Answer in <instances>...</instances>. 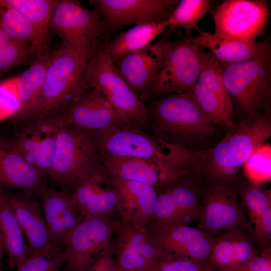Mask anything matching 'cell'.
Returning a JSON list of instances; mask_svg holds the SVG:
<instances>
[{
  "label": "cell",
  "mask_w": 271,
  "mask_h": 271,
  "mask_svg": "<svg viewBox=\"0 0 271 271\" xmlns=\"http://www.w3.org/2000/svg\"><path fill=\"white\" fill-rule=\"evenodd\" d=\"M0 27L11 39L28 43L38 53L49 48L47 36L13 8L0 5Z\"/></svg>",
  "instance_id": "1f68e13d"
},
{
  "label": "cell",
  "mask_w": 271,
  "mask_h": 271,
  "mask_svg": "<svg viewBox=\"0 0 271 271\" xmlns=\"http://www.w3.org/2000/svg\"><path fill=\"white\" fill-rule=\"evenodd\" d=\"M149 231L161 252L186 256L202 263H208L216 239V237L189 225L170 226Z\"/></svg>",
  "instance_id": "7402d4cb"
},
{
  "label": "cell",
  "mask_w": 271,
  "mask_h": 271,
  "mask_svg": "<svg viewBox=\"0 0 271 271\" xmlns=\"http://www.w3.org/2000/svg\"><path fill=\"white\" fill-rule=\"evenodd\" d=\"M154 271H212L208 263H202L190 257L162 251L151 267Z\"/></svg>",
  "instance_id": "74e56055"
},
{
  "label": "cell",
  "mask_w": 271,
  "mask_h": 271,
  "mask_svg": "<svg viewBox=\"0 0 271 271\" xmlns=\"http://www.w3.org/2000/svg\"><path fill=\"white\" fill-rule=\"evenodd\" d=\"M169 26L168 20L160 23L136 25L120 33L111 42L103 45V47L115 63L124 56L152 44L157 37L166 33Z\"/></svg>",
  "instance_id": "f1b7e54d"
},
{
  "label": "cell",
  "mask_w": 271,
  "mask_h": 271,
  "mask_svg": "<svg viewBox=\"0 0 271 271\" xmlns=\"http://www.w3.org/2000/svg\"><path fill=\"white\" fill-rule=\"evenodd\" d=\"M12 40L0 27V47L7 44Z\"/></svg>",
  "instance_id": "7bdbcfd3"
},
{
  "label": "cell",
  "mask_w": 271,
  "mask_h": 271,
  "mask_svg": "<svg viewBox=\"0 0 271 271\" xmlns=\"http://www.w3.org/2000/svg\"><path fill=\"white\" fill-rule=\"evenodd\" d=\"M116 269L113 253H109L98 258L85 271H115Z\"/></svg>",
  "instance_id": "b9f144b4"
},
{
  "label": "cell",
  "mask_w": 271,
  "mask_h": 271,
  "mask_svg": "<svg viewBox=\"0 0 271 271\" xmlns=\"http://www.w3.org/2000/svg\"><path fill=\"white\" fill-rule=\"evenodd\" d=\"M85 79L88 88L97 90L106 98L123 126L147 129L144 102L119 75L101 43L86 61Z\"/></svg>",
  "instance_id": "277c9868"
},
{
  "label": "cell",
  "mask_w": 271,
  "mask_h": 271,
  "mask_svg": "<svg viewBox=\"0 0 271 271\" xmlns=\"http://www.w3.org/2000/svg\"><path fill=\"white\" fill-rule=\"evenodd\" d=\"M59 0H4L0 5L13 8L47 36L53 11Z\"/></svg>",
  "instance_id": "e575fe53"
},
{
  "label": "cell",
  "mask_w": 271,
  "mask_h": 271,
  "mask_svg": "<svg viewBox=\"0 0 271 271\" xmlns=\"http://www.w3.org/2000/svg\"><path fill=\"white\" fill-rule=\"evenodd\" d=\"M49 29L62 40V44L86 60L104 36L97 11L87 9L76 0H59L52 14Z\"/></svg>",
  "instance_id": "9c48e42d"
},
{
  "label": "cell",
  "mask_w": 271,
  "mask_h": 271,
  "mask_svg": "<svg viewBox=\"0 0 271 271\" xmlns=\"http://www.w3.org/2000/svg\"><path fill=\"white\" fill-rule=\"evenodd\" d=\"M69 191L83 219L114 217L118 214V195L102 165L79 179Z\"/></svg>",
  "instance_id": "ac0fdd59"
},
{
  "label": "cell",
  "mask_w": 271,
  "mask_h": 271,
  "mask_svg": "<svg viewBox=\"0 0 271 271\" xmlns=\"http://www.w3.org/2000/svg\"><path fill=\"white\" fill-rule=\"evenodd\" d=\"M101 164L111 177L143 183L158 189L178 177L157 162L126 156L100 154Z\"/></svg>",
  "instance_id": "484cf974"
},
{
  "label": "cell",
  "mask_w": 271,
  "mask_h": 271,
  "mask_svg": "<svg viewBox=\"0 0 271 271\" xmlns=\"http://www.w3.org/2000/svg\"><path fill=\"white\" fill-rule=\"evenodd\" d=\"M147 129L163 143L190 152L215 145L224 129L203 112L192 92L171 94L149 101Z\"/></svg>",
  "instance_id": "7a4b0ae2"
},
{
  "label": "cell",
  "mask_w": 271,
  "mask_h": 271,
  "mask_svg": "<svg viewBox=\"0 0 271 271\" xmlns=\"http://www.w3.org/2000/svg\"><path fill=\"white\" fill-rule=\"evenodd\" d=\"M42 202L44 219L53 247H64L69 232L83 219L71 192L42 185L37 192Z\"/></svg>",
  "instance_id": "44dd1931"
},
{
  "label": "cell",
  "mask_w": 271,
  "mask_h": 271,
  "mask_svg": "<svg viewBox=\"0 0 271 271\" xmlns=\"http://www.w3.org/2000/svg\"><path fill=\"white\" fill-rule=\"evenodd\" d=\"M219 64L228 94L242 118L251 111L270 108V52L243 61Z\"/></svg>",
  "instance_id": "8992f818"
},
{
  "label": "cell",
  "mask_w": 271,
  "mask_h": 271,
  "mask_svg": "<svg viewBox=\"0 0 271 271\" xmlns=\"http://www.w3.org/2000/svg\"><path fill=\"white\" fill-rule=\"evenodd\" d=\"M91 133L100 154L151 161L179 173L182 150L163 143L147 129L111 125Z\"/></svg>",
  "instance_id": "52a82bcc"
},
{
  "label": "cell",
  "mask_w": 271,
  "mask_h": 271,
  "mask_svg": "<svg viewBox=\"0 0 271 271\" xmlns=\"http://www.w3.org/2000/svg\"><path fill=\"white\" fill-rule=\"evenodd\" d=\"M169 37L165 35L147 47L124 56L114 63L119 75L141 100L158 72Z\"/></svg>",
  "instance_id": "603a6c76"
},
{
  "label": "cell",
  "mask_w": 271,
  "mask_h": 271,
  "mask_svg": "<svg viewBox=\"0 0 271 271\" xmlns=\"http://www.w3.org/2000/svg\"><path fill=\"white\" fill-rule=\"evenodd\" d=\"M216 36L249 44L265 34L269 16L265 0H225L212 11Z\"/></svg>",
  "instance_id": "5bb4252c"
},
{
  "label": "cell",
  "mask_w": 271,
  "mask_h": 271,
  "mask_svg": "<svg viewBox=\"0 0 271 271\" xmlns=\"http://www.w3.org/2000/svg\"><path fill=\"white\" fill-rule=\"evenodd\" d=\"M246 177L259 182L270 178L271 147L263 144L250 156L243 167Z\"/></svg>",
  "instance_id": "8d00e7d4"
},
{
  "label": "cell",
  "mask_w": 271,
  "mask_h": 271,
  "mask_svg": "<svg viewBox=\"0 0 271 271\" xmlns=\"http://www.w3.org/2000/svg\"><path fill=\"white\" fill-rule=\"evenodd\" d=\"M109 176L118 197L117 214L138 227L149 229L154 218L157 189L143 183Z\"/></svg>",
  "instance_id": "cb8c5ba5"
},
{
  "label": "cell",
  "mask_w": 271,
  "mask_h": 271,
  "mask_svg": "<svg viewBox=\"0 0 271 271\" xmlns=\"http://www.w3.org/2000/svg\"><path fill=\"white\" fill-rule=\"evenodd\" d=\"M178 0H89L98 12L103 35L131 24L167 21Z\"/></svg>",
  "instance_id": "9a60e30c"
},
{
  "label": "cell",
  "mask_w": 271,
  "mask_h": 271,
  "mask_svg": "<svg viewBox=\"0 0 271 271\" xmlns=\"http://www.w3.org/2000/svg\"><path fill=\"white\" fill-rule=\"evenodd\" d=\"M206 52L185 38L167 42L160 68L143 102L192 92L204 67Z\"/></svg>",
  "instance_id": "5b68a950"
},
{
  "label": "cell",
  "mask_w": 271,
  "mask_h": 271,
  "mask_svg": "<svg viewBox=\"0 0 271 271\" xmlns=\"http://www.w3.org/2000/svg\"><path fill=\"white\" fill-rule=\"evenodd\" d=\"M234 185L205 179L202 181L200 213L197 227L217 237L227 230L239 229L250 232Z\"/></svg>",
  "instance_id": "30bf717a"
},
{
  "label": "cell",
  "mask_w": 271,
  "mask_h": 271,
  "mask_svg": "<svg viewBox=\"0 0 271 271\" xmlns=\"http://www.w3.org/2000/svg\"><path fill=\"white\" fill-rule=\"evenodd\" d=\"M13 210L27 237L29 257L46 255L56 251L50 240L41 206L35 194L0 189Z\"/></svg>",
  "instance_id": "ffe728a7"
},
{
  "label": "cell",
  "mask_w": 271,
  "mask_h": 271,
  "mask_svg": "<svg viewBox=\"0 0 271 271\" xmlns=\"http://www.w3.org/2000/svg\"><path fill=\"white\" fill-rule=\"evenodd\" d=\"M38 54L28 43L12 40L0 47V74L14 67L31 65Z\"/></svg>",
  "instance_id": "d590c367"
},
{
  "label": "cell",
  "mask_w": 271,
  "mask_h": 271,
  "mask_svg": "<svg viewBox=\"0 0 271 271\" xmlns=\"http://www.w3.org/2000/svg\"><path fill=\"white\" fill-rule=\"evenodd\" d=\"M8 140L31 165L48 177L51 172L58 133L62 126L56 114L13 121Z\"/></svg>",
  "instance_id": "4fadbf2b"
},
{
  "label": "cell",
  "mask_w": 271,
  "mask_h": 271,
  "mask_svg": "<svg viewBox=\"0 0 271 271\" xmlns=\"http://www.w3.org/2000/svg\"><path fill=\"white\" fill-rule=\"evenodd\" d=\"M115 271H119V270L116 268Z\"/></svg>",
  "instance_id": "bcb514c9"
},
{
  "label": "cell",
  "mask_w": 271,
  "mask_h": 271,
  "mask_svg": "<svg viewBox=\"0 0 271 271\" xmlns=\"http://www.w3.org/2000/svg\"><path fill=\"white\" fill-rule=\"evenodd\" d=\"M52 52L49 48L41 52L28 69L14 77L21 105L20 111L14 116L25 113L36 102L44 83Z\"/></svg>",
  "instance_id": "4dcf8cb0"
},
{
  "label": "cell",
  "mask_w": 271,
  "mask_h": 271,
  "mask_svg": "<svg viewBox=\"0 0 271 271\" xmlns=\"http://www.w3.org/2000/svg\"><path fill=\"white\" fill-rule=\"evenodd\" d=\"M66 261L64 251L39 255L29 258L21 265L11 271H62ZM0 271H4L2 269Z\"/></svg>",
  "instance_id": "f35d334b"
},
{
  "label": "cell",
  "mask_w": 271,
  "mask_h": 271,
  "mask_svg": "<svg viewBox=\"0 0 271 271\" xmlns=\"http://www.w3.org/2000/svg\"><path fill=\"white\" fill-rule=\"evenodd\" d=\"M251 233L234 229L216 237L208 263L214 271H236L258 254Z\"/></svg>",
  "instance_id": "4316f807"
},
{
  "label": "cell",
  "mask_w": 271,
  "mask_h": 271,
  "mask_svg": "<svg viewBox=\"0 0 271 271\" xmlns=\"http://www.w3.org/2000/svg\"><path fill=\"white\" fill-rule=\"evenodd\" d=\"M203 179L184 173L157 189L154 218L149 229L189 225L199 219Z\"/></svg>",
  "instance_id": "7c38bea8"
},
{
  "label": "cell",
  "mask_w": 271,
  "mask_h": 271,
  "mask_svg": "<svg viewBox=\"0 0 271 271\" xmlns=\"http://www.w3.org/2000/svg\"><path fill=\"white\" fill-rule=\"evenodd\" d=\"M62 126L94 132L111 125H122L106 98L98 91L88 88L57 114Z\"/></svg>",
  "instance_id": "d6986e66"
},
{
  "label": "cell",
  "mask_w": 271,
  "mask_h": 271,
  "mask_svg": "<svg viewBox=\"0 0 271 271\" xmlns=\"http://www.w3.org/2000/svg\"><path fill=\"white\" fill-rule=\"evenodd\" d=\"M46 177L29 164L8 139L0 136V189L37 195Z\"/></svg>",
  "instance_id": "d4e9b609"
},
{
  "label": "cell",
  "mask_w": 271,
  "mask_h": 271,
  "mask_svg": "<svg viewBox=\"0 0 271 271\" xmlns=\"http://www.w3.org/2000/svg\"><path fill=\"white\" fill-rule=\"evenodd\" d=\"M86 60L62 44L52 51L44 83L36 102L25 113L12 121L57 114L76 96L88 89L85 79Z\"/></svg>",
  "instance_id": "3957f363"
},
{
  "label": "cell",
  "mask_w": 271,
  "mask_h": 271,
  "mask_svg": "<svg viewBox=\"0 0 271 271\" xmlns=\"http://www.w3.org/2000/svg\"><path fill=\"white\" fill-rule=\"evenodd\" d=\"M198 35L190 40L203 48H206L219 63H232L247 60L270 52L269 39L249 44L219 38L213 34L195 29Z\"/></svg>",
  "instance_id": "83f0119b"
},
{
  "label": "cell",
  "mask_w": 271,
  "mask_h": 271,
  "mask_svg": "<svg viewBox=\"0 0 271 271\" xmlns=\"http://www.w3.org/2000/svg\"><path fill=\"white\" fill-rule=\"evenodd\" d=\"M212 271H214V270H212Z\"/></svg>",
  "instance_id": "c3c4849f"
},
{
  "label": "cell",
  "mask_w": 271,
  "mask_h": 271,
  "mask_svg": "<svg viewBox=\"0 0 271 271\" xmlns=\"http://www.w3.org/2000/svg\"><path fill=\"white\" fill-rule=\"evenodd\" d=\"M115 262L119 270L148 271L161 252L148 229L116 215L114 220Z\"/></svg>",
  "instance_id": "2e32d148"
},
{
  "label": "cell",
  "mask_w": 271,
  "mask_h": 271,
  "mask_svg": "<svg viewBox=\"0 0 271 271\" xmlns=\"http://www.w3.org/2000/svg\"><path fill=\"white\" fill-rule=\"evenodd\" d=\"M114 217H93L82 219L67 235L62 271H85L101 256L113 253Z\"/></svg>",
  "instance_id": "8fae6325"
},
{
  "label": "cell",
  "mask_w": 271,
  "mask_h": 271,
  "mask_svg": "<svg viewBox=\"0 0 271 271\" xmlns=\"http://www.w3.org/2000/svg\"><path fill=\"white\" fill-rule=\"evenodd\" d=\"M119 271H126V270H119Z\"/></svg>",
  "instance_id": "7dc6e473"
},
{
  "label": "cell",
  "mask_w": 271,
  "mask_h": 271,
  "mask_svg": "<svg viewBox=\"0 0 271 271\" xmlns=\"http://www.w3.org/2000/svg\"><path fill=\"white\" fill-rule=\"evenodd\" d=\"M148 271H154L151 268Z\"/></svg>",
  "instance_id": "f6af8a7d"
},
{
  "label": "cell",
  "mask_w": 271,
  "mask_h": 271,
  "mask_svg": "<svg viewBox=\"0 0 271 271\" xmlns=\"http://www.w3.org/2000/svg\"><path fill=\"white\" fill-rule=\"evenodd\" d=\"M226 130L223 138L208 149L184 151L183 171L203 180L234 185L250 156L271 137L270 108L251 111Z\"/></svg>",
  "instance_id": "6da1fadb"
},
{
  "label": "cell",
  "mask_w": 271,
  "mask_h": 271,
  "mask_svg": "<svg viewBox=\"0 0 271 271\" xmlns=\"http://www.w3.org/2000/svg\"><path fill=\"white\" fill-rule=\"evenodd\" d=\"M208 0L179 1L168 19V31L165 35L170 36L177 28L187 32L198 28V25L210 9Z\"/></svg>",
  "instance_id": "836d02e7"
},
{
  "label": "cell",
  "mask_w": 271,
  "mask_h": 271,
  "mask_svg": "<svg viewBox=\"0 0 271 271\" xmlns=\"http://www.w3.org/2000/svg\"><path fill=\"white\" fill-rule=\"evenodd\" d=\"M4 250V246H3V239H2V235L0 232V269H1V264H2Z\"/></svg>",
  "instance_id": "ee69618b"
},
{
  "label": "cell",
  "mask_w": 271,
  "mask_h": 271,
  "mask_svg": "<svg viewBox=\"0 0 271 271\" xmlns=\"http://www.w3.org/2000/svg\"><path fill=\"white\" fill-rule=\"evenodd\" d=\"M236 271H271L270 246L262 249Z\"/></svg>",
  "instance_id": "60d3db41"
},
{
  "label": "cell",
  "mask_w": 271,
  "mask_h": 271,
  "mask_svg": "<svg viewBox=\"0 0 271 271\" xmlns=\"http://www.w3.org/2000/svg\"><path fill=\"white\" fill-rule=\"evenodd\" d=\"M92 134L62 126L58 134L49 177L60 189L69 191L79 179L101 166Z\"/></svg>",
  "instance_id": "ba28073f"
},
{
  "label": "cell",
  "mask_w": 271,
  "mask_h": 271,
  "mask_svg": "<svg viewBox=\"0 0 271 271\" xmlns=\"http://www.w3.org/2000/svg\"><path fill=\"white\" fill-rule=\"evenodd\" d=\"M0 232L7 256L6 261L11 270H14L29 258V249L19 221L1 192Z\"/></svg>",
  "instance_id": "f546056e"
},
{
  "label": "cell",
  "mask_w": 271,
  "mask_h": 271,
  "mask_svg": "<svg viewBox=\"0 0 271 271\" xmlns=\"http://www.w3.org/2000/svg\"><path fill=\"white\" fill-rule=\"evenodd\" d=\"M20 106L14 78L0 82V121L17 114Z\"/></svg>",
  "instance_id": "ab89813d"
},
{
  "label": "cell",
  "mask_w": 271,
  "mask_h": 271,
  "mask_svg": "<svg viewBox=\"0 0 271 271\" xmlns=\"http://www.w3.org/2000/svg\"><path fill=\"white\" fill-rule=\"evenodd\" d=\"M192 93L212 122L225 130L234 125L233 105L225 87L219 62L210 53H206L204 67Z\"/></svg>",
  "instance_id": "e0dca14e"
},
{
  "label": "cell",
  "mask_w": 271,
  "mask_h": 271,
  "mask_svg": "<svg viewBox=\"0 0 271 271\" xmlns=\"http://www.w3.org/2000/svg\"><path fill=\"white\" fill-rule=\"evenodd\" d=\"M234 186L239 198L249 212L253 225L271 216L270 189H265L259 183L240 176Z\"/></svg>",
  "instance_id": "d6a6232c"
}]
</instances>
